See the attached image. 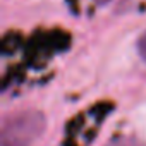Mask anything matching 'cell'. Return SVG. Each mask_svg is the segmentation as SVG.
Returning a JSON list of instances; mask_svg holds the SVG:
<instances>
[{"label": "cell", "instance_id": "7a4b0ae2", "mask_svg": "<svg viewBox=\"0 0 146 146\" xmlns=\"http://www.w3.org/2000/svg\"><path fill=\"white\" fill-rule=\"evenodd\" d=\"M107 146H139V143L132 137H117V139L110 141Z\"/></svg>", "mask_w": 146, "mask_h": 146}, {"label": "cell", "instance_id": "6da1fadb", "mask_svg": "<svg viewBox=\"0 0 146 146\" xmlns=\"http://www.w3.org/2000/svg\"><path fill=\"white\" fill-rule=\"evenodd\" d=\"M46 125L45 115L38 110L11 113L2 122L0 146H33Z\"/></svg>", "mask_w": 146, "mask_h": 146}, {"label": "cell", "instance_id": "277c9868", "mask_svg": "<svg viewBox=\"0 0 146 146\" xmlns=\"http://www.w3.org/2000/svg\"><path fill=\"white\" fill-rule=\"evenodd\" d=\"M93 2L96 4V5H100V7H105V5H108L112 0H93Z\"/></svg>", "mask_w": 146, "mask_h": 146}, {"label": "cell", "instance_id": "3957f363", "mask_svg": "<svg viewBox=\"0 0 146 146\" xmlns=\"http://www.w3.org/2000/svg\"><path fill=\"white\" fill-rule=\"evenodd\" d=\"M137 53H139V57H141V60L146 64V31L139 36V40H137Z\"/></svg>", "mask_w": 146, "mask_h": 146}]
</instances>
